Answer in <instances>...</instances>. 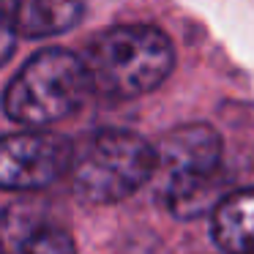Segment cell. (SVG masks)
<instances>
[{
    "instance_id": "1",
    "label": "cell",
    "mask_w": 254,
    "mask_h": 254,
    "mask_svg": "<svg viewBox=\"0 0 254 254\" xmlns=\"http://www.w3.org/2000/svg\"><path fill=\"white\" fill-rule=\"evenodd\" d=\"M156 194L178 219L213 213L224 197L221 137L208 123L175 126L153 145Z\"/></svg>"
},
{
    "instance_id": "2",
    "label": "cell",
    "mask_w": 254,
    "mask_h": 254,
    "mask_svg": "<svg viewBox=\"0 0 254 254\" xmlns=\"http://www.w3.org/2000/svg\"><path fill=\"white\" fill-rule=\"evenodd\" d=\"M90 90L107 99H137L156 90L175 68V47L153 25H118L82 58Z\"/></svg>"
},
{
    "instance_id": "3",
    "label": "cell",
    "mask_w": 254,
    "mask_h": 254,
    "mask_svg": "<svg viewBox=\"0 0 254 254\" xmlns=\"http://www.w3.org/2000/svg\"><path fill=\"white\" fill-rule=\"evenodd\" d=\"M153 145L126 128H99L79 145H71V189L90 205H115L131 197L153 181Z\"/></svg>"
},
{
    "instance_id": "4",
    "label": "cell",
    "mask_w": 254,
    "mask_h": 254,
    "mask_svg": "<svg viewBox=\"0 0 254 254\" xmlns=\"http://www.w3.org/2000/svg\"><path fill=\"white\" fill-rule=\"evenodd\" d=\"M90 93L82 58L50 47L41 50L14 74L3 93V112L14 123L44 128L74 115Z\"/></svg>"
},
{
    "instance_id": "5",
    "label": "cell",
    "mask_w": 254,
    "mask_h": 254,
    "mask_svg": "<svg viewBox=\"0 0 254 254\" xmlns=\"http://www.w3.org/2000/svg\"><path fill=\"white\" fill-rule=\"evenodd\" d=\"M71 142L63 134L44 128L3 134L0 137V189L3 191H39L68 172Z\"/></svg>"
},
{
    "instance_id": "6",
    "label": "cell",
    "mask_w": 254,
    "mask_h": 254,
    "mask_svg": "<svg viewBox=\"0 0 254 254\" xmlns=\"http://www.w3.org/2000/svg\"><path fill=\"white\" fill-rule=\"evenodd\" d=\"M0 254H74V241L28 202H17L0 216Z\"/></svg>"
},
{
    "instance_id": "7",
    "label": "cell",
    "mask_w": 254,
    "mask_h": 254,
    "mask_svg": "<svg viewBox=\"0 0 254 254\" xmlns=\"http://www.w3.org/2000/svg\"><path fill=\"white\" fill-rule=\"evenodd\" d=\"M85 0H0V17L17 39H50L79 25Z\"/></svg>"
},
{
    "instance_id": "8",
    "label": "cell",
    "mask_w": 254,
    "mask_h": 254,
    "mask_svg": "<svg viewBox=\"0 0 254 254\" xmlns=\"http://www.w3.org/2000/svg\"><path fill=\"white\" fill-rule=\"evenodd\" d=\"M210 232L224 254H254V189L224 194L213 208Z\"/></svg>"
},
{
    "instance_id": "9",
    "label": "cell",
    "mask_w": 254,
    "mask_h": 254,
    "mask_svg": "<svg viewBox=\"0 0 254 254\" xmlns=\"http://www.w3.org/2000/svg\"><path fill=\"white\" fill-rule=\"evenodd\" d=\"M14 50H17V36H14V30L6 25V19L0 17V66L14 55Z\"/></svg>"
}]
</instances>
